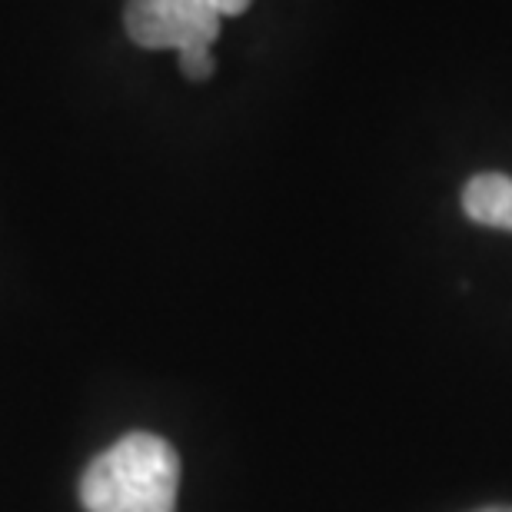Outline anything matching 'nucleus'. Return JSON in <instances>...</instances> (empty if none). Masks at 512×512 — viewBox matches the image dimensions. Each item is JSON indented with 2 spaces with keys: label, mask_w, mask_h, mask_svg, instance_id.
I'll use <instances>...</instances> for the list:
<instances>
[{
  "label": "nucleus",
  "mask_w": 512,
  "mask_h": 512,
  "mask_svg": "<svg viewBox=\"0 0 512 512\" xmlns=\"http://www.w3.org/2000/svg\"><path fill=\"white\" fill-rule=\"evenodd\" d=\"M177 54H180V70L187 80H207L213 70H217L210 47H187V50H177Z\"/></svg>",
  "instance_id": "4"
},
{
  "label": "nucleus",
  "mask_w": 512,
  "mask_h": 512,
  "mask_svg": "<svg viewBox=\"0 0 512 512\" xmlns=\"http://www.w3.org/2000/svg\"><path fill=\"white\" fill-rule=\"evenodd\" d=\"M479 512H512L509 506H493V509H479Z\"/></svg>",
  "instance_id": "6"
},
{
  "label": "nucleus",
  "mask_w": 512,
  "mask_h": 512,
  "mask_svg": "<svg viewBox=\"0 0 512 512\" xmlns=\"http://www.w3.org/2000/svg\"><path fill=\"white\" fill-rule=\"evenodd\" d=\"M463 210L479 227H512V177L506 173H476L463 187Z\"/></svg>",
  "instance_id": "3"
},
{
  "label": "nucleus",
  "mask_w": 512,
  "mask_h": 512,
  "mask_svg": "<svg viewBox=\"0 0 512 512\" xmlns=\"http://www.w3.org/2000/svg\"><path fill=\"white\" fill-rule=\"evenodd\" d=\"M509 230H512V227H509Z\"/></svg>",
  "instance_id": "7"
},
{
  "label": "nucleus",
  "mask_w": 512,
  "mask_h": 512,
  "mask_svg": "<svg viewBox=\"0 0 512 512\" xmlns=\"http://www.w3.org/2000/svg\"><path fill=\"white\" fill-rule=\"evenodd\" d=\"M177 486L180 459L167 439L130 433L90 463L80 503L87 512H173Z\"/></svg>",
  "instance_id": "1"
},
{
  "label": "nucleus",
  "mask_w": 512,
  "mask_h": 512,
  "mask_svg": "<svg viewBox=\"0 0 512 512\" xmlns=\"http://www.w3.org/2000/svg\"><path fill=\"white\" fill-rule=\"evenodd\" d=\"M124 27L147 50L210 47L220 37V17L200 0H127Z\"/></svg>",
  "instance_id": "2"
},
{
  "label": "nucleus",
  "mask_w": 512,
  "mask_h": 512,
  "mask_svg": "<svg viewBox=\"0 0 512 512\" xmlns=\"http://www.w3.org/2000/svg\"><path fill=\"white\" fill-rule=\"evenodd\" d=\"M203 7L213 10L217 17H233V14H243L250 7V0H200Z\"/></svg>",
  "instance_id": "5"
}]
</instances>
